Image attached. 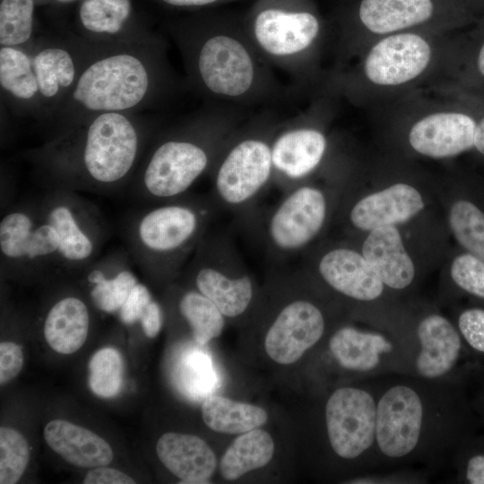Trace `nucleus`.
Wrapping results in <instances>:
<instances>
[{
    "label": "nucleus",
    "instance_id": "obj_1",
    "mask_svg": "<svg viewBox=\"0 0 484 484\" xmlns=\"http://www.w3.org/2000/svg\"><path fill=\"white\" fill-rule=\"evenodd\" d=\"M376 386V470L451 461L480 423L467 385L390 374Z\"/></svg>",
    "mask_w": 484,
    "mask_h": 484
},
{
    "label": "nucleus",
    "instance_id": "obj_2",
    "mask_svg": "<svg viewBox=\"0 0 484 484\" xmlns=\"http://www.w3.org/2000/svg\"><path fill=\"white\" fill-rule=\"evenodd\" d=\"M169 31L180 52L187 85L210 104L271 107L295 94L254 48L241 14L208 9Z\"/></svg>",
    "mask_w": 484,
    "mask_h": 484
},
{
    "label": "nucleus",
    "instance_id": "obj_3",
    "mask_svg": "<svg viewBox=\"0 0 484 484\" xmlns=\"http://www.w3.org/2000/svg\"><path fill=\"white\" fill-rule=\"evenodd\" d=\"M152 132L136 113L104 112L48 136L26 157L47 188L108 194L130 185Z\"/></svg>",
    "mask_w": 484,
    "mask_h": 484
},
{
    "label": "nucleus",
    "instance_id": "obj_4",
    "mask_svg": "<svg viewBox=\"0 0 484 484\" xmlns=\"http://www.w3.org/2000/svg\"><path fill=\"white\" fill-rule=\"evenodd\" d=\"M166 41L99 48L73 88L43 124L48 136L104 112L137 113L171 97L178 83Z\"/></svg>",
    "mask_w": 484,
    "mask_h": 484
},
{
    "label": "nucleus",
    "instance_id": "obj_5",
    "mask_svg": "<svg viewBox=\"0 0 484 484\" xmlns=\"http://www.w3.org/2000/svg\"><path fill=\"white\" fill-rule=\"evenodd\" d=\"M246 109L211 104L181 124L159 134L145 151L130 183L146 203L188 194L209 174L231 134L247 118Z\"/></svg>",
    "mask_w": 484,
    "mask_h": 484
},
{
    "label": "nucleus",
    "instance_id": "obj_6",
    "mask_svg": "<svg viewBox=\"0 0 484 484\" xmlns=\"http://www.w3.org/2000/svg\"><path fill=\"white\" fill-rule=\"evenodd\" d=\"M241 17L260 56L288 78L295 93L315 85L328 31L315 0H255Z\"/></svg>",
    "mask_w": 484,
    "mask_h": 484
},
{
    "label": "nucleus",
    "instance_id": "obj_7",
    "mask_svg": "<svg viewBox=\"0 0 484 484\" xmlns=\"http://www.w3.org/2000/svg\"><path fill=\"white\" fill-rule=\"evenodd\" d=\"M217 210L210 195L188 193L134 212L123 228L132 261L154 279L175 278L208 232Z\"/></svg>",
    "mask_w": 484,
    "mask_h": 484
},
{
    "label": "nucleus",
    "instance_id": "obj_8",
    "mask_svg": "<svg viewBox=\"0 0 484 484\" xmlns=\"http://www.w3.org/2000/svg\"><path fill=\"white\" fill-rule=\"evenodd\" d=\"M281 120L271 109L247 117L229 137L208 176L217 208L246 219L273 182L272 143Z\"/></svg>",
    "mask_w": 484,
    "mask_h": 484
},
{
    "label": "nucleus",
    "instance_id": "obj_9",
    "mask_svg": "<svg viewBox=\"0 0 484 484\" xmlns=\"http://www.w3.org/2000/svg\"><path fill=\"white\" fill-rule=\"evenodd\" d=\"M376 403L375 378L337 386L324 401L326 447L353 477L376 470Z\"/></svg>",
    "mask_w": 484,
    "mask_h": 484
},
{
    "label": "nucleus",
    "instance_id": "obj_10",
    "mask_svg": "<svg viewBox=\"0 0 484 484\" xmlns=\"http://www.w3.org/2000/svg\"><path fill=\"white\" fill-rule=\"evenodd\" d=\"M328 213L325 192L306 181L285 192L270 209L264 212L255 210L243 220L277 261L306 249L323 230Z\"/></svg>",
    "mask_w": 484,
    "mask_h": 484
},
{
    "label": "nucleus",
    "instance_id": "obj_11",
    "mask_svg": "<svg viewBox=\"0 0 484 484\" xmlns=\"http://www.w3.org/2000/svg\"><path fill=\"white\" fill-rule=\"evenodd\" d=\"M185 272L192 288L208 298L226 319L245 316L257 302L255 279L227 235L208 230Z\"/></svg>",
    "mask_w": 484,
    "mask_h": 484
},
{
    "label": "nucleus",
    "instance_id": "obj_12",
    "mask_svg": "<svg viewBox=\"0 0 484 484\" xmlns=\"http://www.w3.org/2000/svg\"><path fill=\"white\" fill-rule=\"evenodd\" d=\"M460 13L458 0H343L335 16L340 51L348 53L364 36L443 28Z\"/></svg>",
    "mask_w": 484,
    "mask_h": 484
},
{
    "label": "nucleus",
    "instance_id": "obj_13",
    "mask_svg": "<svg viewBox=\"0 0 484 484\" xmlns=\"http://www.w3.org/2000/svg\"><path fill=\"white\" fill-rule=\"evenodd\" d=\"M414 350L406 334L342 324L328 334L325 356L331 370L362 381L390 374L411 376Z\"/></svg>",
    "mask_w": 484,
    "mask_h": 484
},
{
    "label": "nucleus",
    "instance_id": "obj_14",
    "mask_svg": "<svg viewBox=\"0 0 484 484\" xmlns=\"http://www.w3.org/2000/svg\"><path fill=\"white\" fill-rule=\"evenodd\" d=\"M38 202L58 234L61 269L84 270L97 260L108 228L95 204L78 192L62 188H47Z\"/></svg>",
    "mask_w": 484,
    "mask_h": 484
},
{
    "label": "nucleus",
    "instance_id": "obj_15",
    "mask_svg": "<svg viewBox=\"0 0 484 484\" xmlns=\"http://www.w3.org/2000/svg\"><path fill=\"white\" fill-rule=\"evenodd\" d=\"M60 239L44 218L38 199L22 202L0 221L1 269L11 275H36L61 268Z\"/></svg>",
    "mask_w": 484,
    "mask_h": 484
},
{
    "label": "nucleus",
    "instance_id": "obj_16",
    "mask_svg": "<svg viewBox=\"0 0 484 484\" xmlns=\"http://www.w3.org/2000/svg\"><path fill=\"white\" fill-rule=\"evenodd\" d=\"M415 347L412 376L469 385L480 376L481 362L465 345L455 324L430 313L411 328Z\"/></svg>",
    "mask_w": 484,
    "mask_h": 484
},
{
    "label": "nucleus",
    "instance_id": "obj_17",
    "mask_svg": "<svg viewBox=\"0 0 484 484\" xmlns=\"http://www.w3.org/2000/svg\"><path fill=\"white\" fill-rule=\"evenodd\" d=\"M433 47L418 30L380 37L368 48L357 71L332 76L330 87L362 79L381 88H395L414 82L429 67Z\"/></svg>",
    "mask_w": 484,
    "mask_h": 484
},
{
    "label": "nucleus",
    "instance_id": "obj_18",
    "mask_svg": "<svg viewBox=\"0 0 484 484\" xmlns=\"http://www.w3.org/2000/svg\"><path fill=\"white\" fill-rule=\"evenodd\" d=\"M319 103L281 120L272 143L273 182L283 193L306 182L323 163L328 137L319 122Z\"/></svg>",
    "mask_w": 484,
    "mask_h": 484
},
{
    "label": "nucleus",
    "instance_id": "obj_19",
    "mask_svg": "<svg viewBox=\"0 0 484 484\" xmlns=\"http://www.w3.org/2000/svg\"><path fill=\"white\" fill-rule=\"evenodd\" d=\"M98 48L76 35L36 39L30 54L39 87L37 120L43 123L55 113Z\"/></svg>",
    "mask_w": 484,
    "mask_h": 484
},
{
    "label": "nucleus",
    "instance_id": "obj_20",
    "mask_svg": "<svg viewBox=\"0 0 484 484\" xmlns=\"http://www.w3.org/2000/svg\"><path fill=\"white\" fill-rule=\"evenodd\" d=\"M329 320L322 306L303 296H291L276 307L266 330L267 356L280 365H290L322 343Z\"/></svg>",
    "mask_w": 484,
    "mask_h": 484
},
{
    "label": "nucleus",
    "instance_id": "obj_21",
    "mask_svg": "<svg viewBox=\"0 0 484 484\" xmlns=\"http://www.w3.org/2000/svg\"><path fill=\"white\" fill-rule=\"evenodd\" d=\"M131 0H83L78 11L79 33L98 48L146 43L160 37L131 23Z\"/></svg>",
    "mask_w": 484,
    "mask_h": 484
},
{
    "label": "nucleus",
    "instance_id": "obj_22",
    "mask_svg": "<svg viewBox=\"0 0 484 484\" xmlns=\"http://www.w3.org/2000/svg\"><path fill=\"white\" fill-rule=\"evenodd\" d=\"M315 272L329 289L358 302H372L385 292V284L362 254L348 247H333L321 254Z\"/></svg>",
    "mask_w": 484,
    "mask_h": 484
},
{
    "label": "nucleus",
    "instance_id": "obj_23",
    "mask_svg": "<svg viewBox=\"0 0 484 484\" xmlns=\"http://www.w3.org/2000/svg\"><path fill=\"white\" fill-rule=\"evenodd\" d=\"M477 123L458 111L430 113L411 126L409 143L418 153L434 158H449L474 146Z\"/></svg>",
    "mask_w": 484,
    "mask_h": 484
},
{
    "label": "nucleus",
    "instance_id": "obj_24",
    "mask_svg": "<svg viewBox=\"0 0 484 484\" xmlns=\"http://www.w3.org/2000/svg\"><path fill=\"white\" fill-rule=\"evenodd\" d=\"M424 208L419 191L399 183L359 200L350 210L353 227L364 231L408 221Z\"/></svg>",
    "mask_w": 484,
    "mask_h": 484
},
{
    "label": "nucleus",
    "instance_id": "obj_25",
    "mask_svg": "<svg viewBox=\"0 0 484 484\" xmlns=\"http://www.w3.org/2000/svg\"><path fill=\"white\" fill-rule=\"evenodd\" d=\"M156 452L162 464L181 480L179 483H209L217 467L213 450L194 435L165 433L157 441Z\"/></svg>",
    "mask_w": 484,
    "mask_h": 484
},
{
    "label": "nucleus",
    "instance_id": "obj_26",
    "mask_svg": "<svg viewBox=\"0 0 484 484\" xmlns=\"http://www.w3.org/2000/svg\"><path fill=\"white\" fill-rule=\"evenodd\" d=\"M362 255L385 287L402 290L412 283L415 277L414 264L394 226L371 230L363 242Z\"/></svg>",
    "mask_w": 484,
    "mask_h": 484
},
{
    "label": "nucleus",
    "instance_id": "obj_27",
    "mask_svg": "<svg viewBox=\"0 0 484 484\" xmlns=\"http://www.w3.org/2000/svg\"><path fill=\"white\" fill-rule=\"evenodd\" d=\"M130 261L127 251H116L95 260L83 270L91 300L99 310L119 311L138 282L129 267Z\"/></svg>",
    "mask_w": 484,
    "mask_h": 484
},
{
    "label": "nucleus",
    "instance_id": "obj_28",
    "mask_svg": "<svg viewBox=\"0 0 484 484\" xmlns=\"http://www.w3.org/2000/svg\"><path fill=\"white\" fill-rule=\"evenodd\" d=\"M44 438L55 453L79 468L106 466L113 460V450L104 438L64 419L48 422Z\"/></svg>",
    "mask_w": 484,
    "mask_h": 484
},
{
    "label": "nucleus",
    "instance_id": "obj_29",
    "mask_svg": "<svg viewBox=\"0 0 484 484\" xmlns=\"http://www.w3.org/2000/svg\"><path fill=\"white\" fill-rule=\"evenodd\" d=\"M2 96L17 115L37 117L39 87L30 52L15 47H0Z\"/></svg>",
    "mask_w": 484,
    "mask_h": 484
},
{
    "label": "nucleus",
    "instance_id": "obj_30",
    "mask_svg": "<svg viewBox=\"0 0 484 484\" xmlns=\"http://www.w3.org/2000/svg\"><path fill=\"white\" fill-rule=\"evenodd\" d=\"M90 320L88 306L82 298H61L47 313L43 325L45 340L58 353H73L87 339Z\"/></svg>",
    "mask_w": 484,
    "mask_h": 484
},
{
    "label": "nucleus",
    "instance_id": "obj_31",
    "mask_svg": "<svg viewBox=\"0 0 484 484\" xmlns=\"http://www.w3.org/2000/svg\"><path fill=\"white\" fill-rule=\"evenodd\" d=\"M272 436L260 428L239 435L229 445L220 462V472L227 480H236L267 465L273 457Z\"/></svg>",
    "mask_w": 484,
    "mask_h": 484
},
{
    "label": "nucleus",
    "instance_id": "obj_32",
    "mask_svg": "<svg viewBox=\"0 0 484 484\" xmlns=\"http://www.w3.org/2000/svg\"><path fill=\"white\" fill-rule=\"evenodd\" d=\"M201 411L204 424L222 434H242L261 428L268 420L264 408L218 394H208Z\"/></svg>",
    "mask_w": 484,
    "mask_h": 484
},
{
    "label": "nucleus",
    "instance_id": "obj_33",
    "mask_svg": "<svg viewBox=\"0 0 484 484\" xmlns=\"http://www.w3.org/2000/svg\"><path fill=\"white\" fill-rule=\"evenodd\" d=\"M177 309L199 345L219 337L226 324V317L220 309L194 288L182 291Z\"/></svg>",
    "mask_w": 484,
    "mask_h": 484
},
{
    "label": "nucleus",
    "instance_id": "obj_34",
    "mask_svg": "<svg viewBox=\"0 0 484 484\" xmlns=\"http://www.w3.org/2000/svg\"><path fill=\"white\" fill-rule=\"evenodd\" d=\"M34 0H1L0 47L31 51L35 43Z\"/></svg>",
    "mask_w": 484,
    "mask_h": 484
},
{
    "label": "nucleus",
    "instance_id": "obj_35",
    "mask_svg": "<svg viewBox=\"0 0 484 484\" xmlns=\"http://www.w3.org/2000/svg\"><path fill=\"white\" fill-rule=\"evenodd\" d=\"M449 224L458 243L484 261V212L471 202L459 200L450 209Z\"/></svg>",
    "mask_w": 484,
    "mask_h": 484
},
{
    "label": "nucleus",
    "instance_id": "obj_36",
    "mask_svg": "<svg viewBox=\"0 0 484 484\" xmlns=\"http://www.w3.org/2000/svg\"><path fill=\"white\" fill-rule=\"evenodd\" d=\"M89 386L99 397L116 396L123 385L124 361L118 350L107 347L99 350L89 363Z\"/></svg>",
    "mask_w": 484,
    "mask_h": 484
},
{
    "label": "nucleus",
    "instance_id": "obj_37",
    "mask_svg": "<svg viewBox=\"0 0 484 484\" xmlns=\"http://www.w3.org/2000/svg\"><path fill=\"white\" fill-rule=\"evenodd\" d=\"M30 448L24 436L17 430L0 428V483H16L26 470Z\"/></svg>",
    "mask_w": 484,
    "mask_h": 484
},
{
    "label": "nucleus",
    "instance_id": "obj_38",
    "mask_svg": "<svg viewBox=\"0 0 484 484\" xmlns=\"http://www.w3.org/2000/svg\"><path fill=\"white\" fill-rule=\"evenodd\" d=\"M460 483L484 484V435L478 432L464 441L451 463Z\"/></svg>",
    "mask_w": 484,
    "mask_h": 484
},
{
    "label": "nucleus",
    "instance_id": "obj_39",
    "mask_svg": "<svg viewBox=\"0 0 484 484\" xmlns=\"http://www.w3.org/2000/svg\"><path fill=\"white\" fill-rule=\"evenodd\" d=\"M178 382L190 395H202L212 385V369L209 358L201 350L186 352L177 369Z\"/></svg>",
    "mask_w": 484,
    "mask_h": 484
},
{
    "label": "nucleus",
    "instance_id": "obj_40",
    "mask_svg": "<svg viewBox=\"0 0 484 484\" xmlns=\"http://www.w3.org/2000/svg\"><path fill=\"white\" fill-rule=\"evenodd\" d=\"M451 278L464 292L484 299V261L471 254L458 255L451 265Z\"/></svg>",
    "mask_w": 484,
    "mask_h": 484
},
{
    "label": "nucleus",
    "instance_id": "obj_41",
    "mask_svg": "<svg viewBox=\"0 0 484 484\" xmlns=\"http://www.w3.org/2000/svg\"><path fill=\"white\" fill-rule=\"evenodd\" d=\"M454 324L470 350L484 359V308H466Z\"/></svg>",
    "mask_w": 484,
    "mask_h": 484
},
{
    "label": "nucleus",
    "instance_id": "obj_42",
    "mask_svg": "<svg viewBox=\"0 0 484 484\" xmlns=\"http://www.w3.org/2000/svg\"><path fill=\"white\" fill-rule=\"evenodd\" d=\"M427 480V476L423 471L397 468L371 471L353 477L343 483H425Z\"/></svg>",
    "mask_w": 484,
    "mask_h": 484
},
{
    "label": "nucleus",
    "instance_id": "obj_43",
    "mask_svg": "<svg viewBox=\"0 0 484 484\" xmlns=\"http://www.w3.org/2000/svg\"><path fill=\"white\" fill-rule=\"evenodd\" d=\"M151 300V294L148 288L137 282L118 311L122 323L133 324L139 321L144 309Z\"/></svg>",
    "mask_w": 484,
    "mask_h": 484
},
{
    "label": "nucleus",
    "instance_id": "obj_44",
    "mask_svg": "<svg viewBox=\"0 0 484 484\" xmlns=\"http://www.w3.org/2000/svg\"><path fill=\"white\" fill-rule=\"evenodd\" d=\"M23 366V353L21 347L13 341L0 344V383L6 384L14 378Z\"/></svg>",
    "mask_w": 484,
    "mask_h": 484
},
{
    "label": "nucleus",
    "instance_id": "obj_45",
    "mask_svg": "<svg viewBox=\"0 0 484 484\" xmlns=\"http://www.w3.org/2000/svg\"><path fill=\"white\" fill-rule=\"evenodd\" d=\"M134 482L129 475L105 466L93 468L83 480L84 484H132Z\"/></svg>",
    "mask_w": 484,
    "mask_h": 484
},
{
    "label": "nucleus",
    "instance_id": "obj_46",
    "mask_svg": "<svg viewBox=\"0 0 484 484\" xmlns=\"http://www.w3.org/2000/svg\"><path fill=\"white\" fill-rule=\"evenodd\" d=\"M139 321L147 337H156L163 324V311L160 304L152 299L144 309Z\"/></svg>",
    "mask_w": 484,
    "mask_h": 484
},
{
    "label": "nucleus",
    "instance_id": "obj_47",
    "mask_svg": "<svg viewBox=\"0 0 484 484\" xmlns=\"http://www.w3.org/2000/svg\"><path fill=\"white\" fill-rule=\"evenodd\" d=\"M175 8L208 10L242 0H159Z\"/></svg>",
    "mask_w": 484,
    "mask_h": 484
},
{
    "label": "nucleus",
    "instance_id": "obj_48",
    "mask_svg": "<svg viewBox=\"0 0 484 484\" xmlns=\"http://www.w3.org/2000/svg\"><path fill=\"white\" fill-rule=\"evenodd\" d=\"M474 411L480 422L484 423V379L479 385L476 392L471 396Z\"/></svg>",
    "mask_w": 484,
    "mask_h": 484
},
{
    "label": "nucleus",
    "instance_id": "obj_49",
    "mask_svg": "<svg viewBox=\"0 0 484 484\" xmlns=\"http://www.w3.org/2000/svg\"><path fill=\"white\" fill-rule=\"evenodd\" d=\"M474 147L484 155V117L477 124Z\"/></svg>",
    "mask_w": 484,
    "mask_h": 484
},
{
    "label": "nucleus",
    "instance_id": "obj_50",
    "mask_svg": "<svg viewBox=\"0 0 484 484\" xmlns=\"http://www.w3.org/2000/svg\"><path fill=\"white\" fill-rule=\"evenodd\" d=\"M477 66L480 74L484 76V43L482 44L478 55Z\"/></svg>",
    "mask_w": 484,
    "mask_h": 484
},
{
    "label": "nucleus",
    "instance_id": "obj_51",
    "mask_svg": "<svg viewBox=\"0 0 484 484\" xmlns=\"http://www.w3.org/2000/svg\"><path fill=\"white\" fill-rule=\"evenodd\" d=\"M56 1L57 3H61V4H67V3H71L74 0H55Z\"/></svg>",
    "mask_w": 484,
    "mask_h": 484
}]
</instances>
